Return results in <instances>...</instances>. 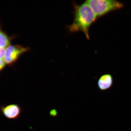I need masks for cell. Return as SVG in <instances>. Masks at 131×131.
<instances>
[{
    "instance_id": "cell-6",
    "label": "cell",
    "mask_w": 131,
    "mask_h": 131,
    "mask_svg": "<svg viewBox=\"0 0 131 131\" xmlns=\"http://www.w3.org/2000/svg\"><path fill=\"white\" fill-rule=\"evenodd\" d=\"M10 41L7 36L4 32L1 31L0 32V47L1 48H5L9 45Z\"/></svg>"
},
{
    "instance_id": "cell-2",
    "label": "cell",
    "mask_w": 131,
    "mask_h": 131,
    "mask_svg": "<svg viewBox=\"0 0 131 131\" xmlns=\"http://www.w3.org/2000/svg\"><path fill=\"white\" fill-rule=\"evenodd\" d=\"M85 2L97 17L123 7V5L122 3L114 0H89Z\"/></svg>"
},
{
    "instance_id": "cell-4",
    "label": "cell",
    "mask_w": 131,
    "mask_h": 131,
    "mask_svg": "<svg viewBox=\"0 0 131 131\" xmlns=\"http://www.w3.org/2000/svg\"><path fill=\"white\" fill-rule=\"evenodd\" d=\"M2 114L8 119H14L19 117L21 112L20 106L17 104H12L1 107Z\"/></svg>"
},
{
    "instance_id": "cell-1",
    "label": "cell",
    "mask_w": 131,
    "mask_h": 131,
    "mask_svg": "<svg viewBox=\"0 0 131 131\" xmlns=\"http://www.w3.org/2000/svg\"><path fill=\"white\" fill-rule=\"evenodd\" d=\"M74 8V19L69 27V30L72 32H82L89 39L90 26L96 20L97 16L86 2L81 5H75Z\"/></svg>"
},
{
    "instance_id": "cell-5",
    "label": "cell",
    "mask_w": 131,
    "mask_h": 131,
    "mask_svg": "<svg viewBox=\"0 0 131 131\" xmlns=\"http://www.w3.org/2000/svg\"><path fill=\"white\" fill-rule=\"evenodd\" d=\"M113 83L112 75L110 74H106L101 76L98 80L97 86L99 89L102 91L109 89Z\"/></svg>"
},
{
    "instance_id": "cell-3",
    "label": "cell",
    "mask_w": 131,
    "mask_h": 131,
    "mask_svg": "<svg viewBox=\"0 0 131 131\" xmlns=\"http://www.w3.org/2000/svg\"><path fill=\"white\" fill-rule=\"evenodd\" d=\"M28 49L19 45H10L6 49L4 60L6 64L15 62L19 56L27 51Z\"/></svg>"
},
{
    "instance_id": "cell-7",
    "label": "cell",
    "mask_w": 131,
    "mask_h": 131,
    "mask_svg": "<svg viewBox=\"0 0 131 131\" xmlns=\"http://www.w3.org/2000/svg\"><path fill=\"white\" fill-rule=\"evenodd\" d=\"M6 49L5 48L0 49V58L1 59H4L5 55Z\"/></svg>"
},
{
    "instance_id": "cell-8",
    "label": "cell",
    "mask_w": 131,
    "mask_h": 131,
    "mask_svg": "<svg viewBox=\"0 0 131 131\" xmlns=\"http://www.w3.org/2000/svg\"><path fill=\"white\" fill-rule=\"evenodd\" d=\"M6 64L4 59H1L0 60V69L1 71L4 68Z\"/></svg>"
}]
</instances>
